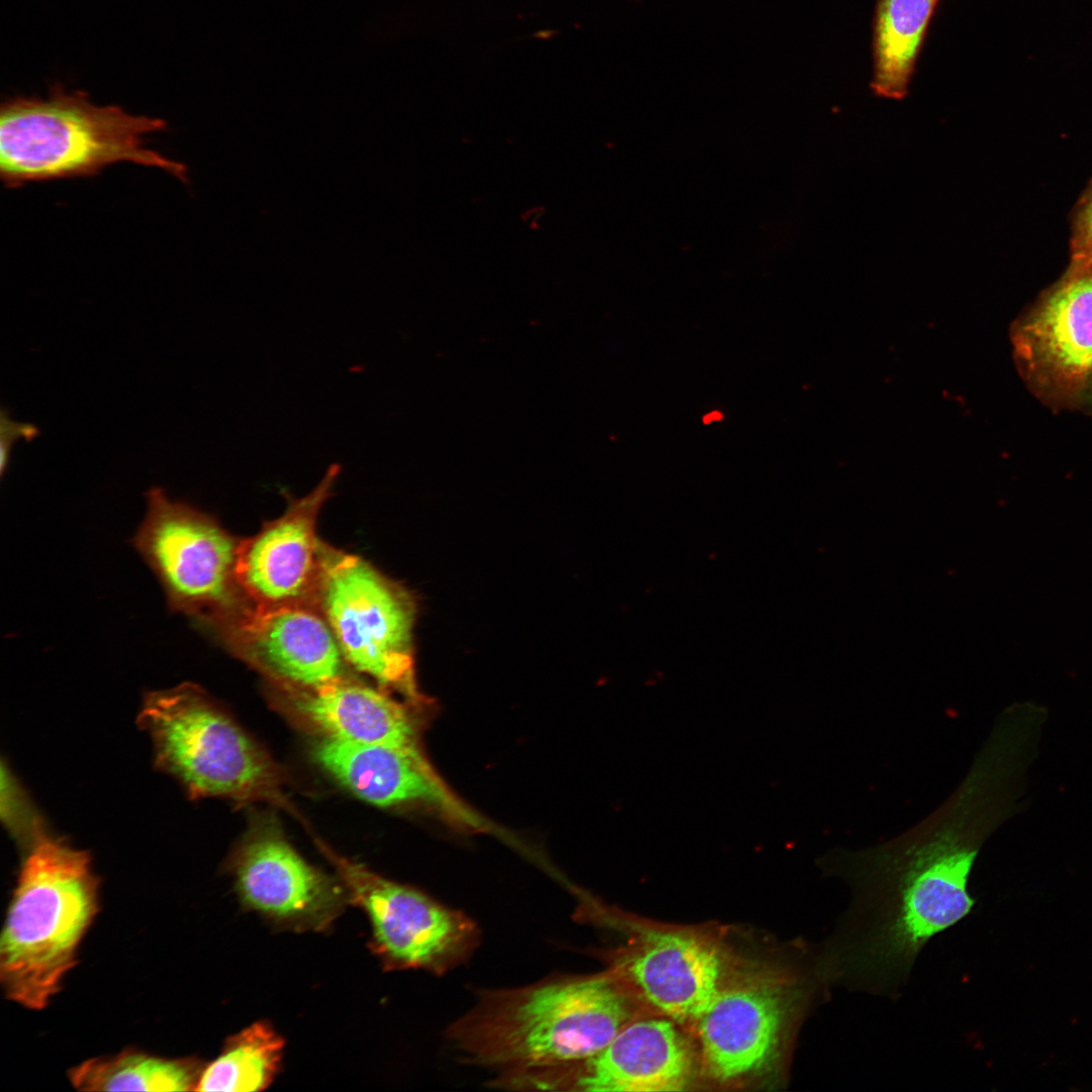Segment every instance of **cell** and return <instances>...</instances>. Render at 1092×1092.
Returning <instances> with one entry per match:
<instances>
[{"instance_id": "8fae6325", "label": "cell", "mask_w": 1092, "mask_h": 1092, "mask_svg": "<svg viewBox=\"0 0 1092 1092\" xmlns=\"http://www.w3.org/2000/svg\"><path fill=\"white\" fill-rule=\"evenodd\" d=\"M203 624L231 653L285 685L315 689L344 678L346 660L313 607L245 601Z\"/></svg>"}, {"instance_id": "7402d4cb", "label": "cell", "mask_w": 1092, "mask_h": 1092, "mask_svg": "<svg viewBox=\"0 0 1092 1092\" xmlns=\"http://www.w3.org/2000/svg\"><path fill=\"white\" fill-rule=\"evenodd\" d=\"M1092 261V185L1079 201L1074 217L1071 239V263Z\"/></svg>"}, {"instance_id": "ac0fdd59", "label": "cell", "mask_w": 1092, "mask_h": 1092, "mask_svg": "<svg viewBox=\"0 0 1092 1092\" xmlns=\"http://www.w3.org/2000/svg\"><path fill=\"white\" fill-rule=\"evenodd\" d=\"M938 0H879L874 29L876 95L906 96L916 58Z\"/></svg>"}, {"instance_id": "e0dca14e", "label": "cell", "mask_w": 1092, "mask_h": 1092, "mask_svg": "<svg viewBox=\"0 0 1092 1092\" xmlns=\"http://www.w3.org/2000/svg\"><path fill=\"white\" fill-rule=\"evenodd\" d=\"M297 710L327 737L364 745L420 749L418 729L407 709L392 698L345 678L297 689Z\"/></svg>"}, {"instance_id": "8992f818", "label": "cell", "mask_w": 1092, "mask_h": 1092, "mask_svg": "<svg viewBox=\"0 0 1092 1092\" xmlns=\"http://www.w3.org/2000/svg\"><path fill=\"white\" fill-rule=\"evenodd\" d=\"M313 608L346 662L382 687L420 700L413 654L416 605L408 592L362 558L324 543Z\"/></svg>"}, {"instance_id": "ffe728a7", "label": "cell", "mask_w": 1092, "mask_h": 1092, "mask_svg": "<svg viewBox=\"0 0 1092 1092\" xmlns=\"http://www.w3.org/2000/svg\"><path fill=\"white\" fill-rule=\"evenodd\" d=\"M284 1045L268 1021H256L226 1039L220 1055L203 1068L195 1090H264L280 1071Z\"/></svg>"}, {"instance_id": "d4e9b609", "label": "cell", "mask_w": 1092, "mask_h": 1092, "mask_svg": "<svg viewBox=\"0 0 1092 1092\" xmlns=\"http://www.w3.org/2000/svg\"><path fill=\"white\" fill-rule=\"evenodd\" d=\"M1085 393L1088 396L1090 402L1092 403V372Z\"/></svg>"}, {"instance_id": "44dd1931", "label": "cell", "mask_w": 1092, "mask_h": 1092, "mask_svg": "<svg viewBox=\"0 0 1092 1092\" xmlns=\"http://www.w3.org/2000/svg\"><path fill=\"white\" fill-rule=\"evenodd\" d=\"M1 818L24 850L49 832L38 810L4 761L1 767Z\"/></svg>"}, {"instance_id": "9a60e30c", "label": "cell", "mask_w": 1092, "mask_h": 1092, "mask_svg": "<svg viewBox=\"0 0 1092 1092\" xmlns=\"http://www.w3.org/2000/svg\"><path fill=\"white\" fill-rule=\"evenodd\" d=\"M723 965L709 941L686 930L647 929L621 953L614 972L653 1007L697 1020L721 989Z\"/></svg>"}, {"instance_id": "7c38bea8", "label": "cell", "mask_w": 1092, "mask_h": 1092, "mask_svg": "<svg viewBox=\"0 0 1092 1092\" xmlns=\"http://www.w3.org/2000/svg\"><path fill=\"white\" fill-rule=\"evenodd\" d=\"M230 868L242 905L276 928L323 932L350 904L342 882L309 864L272 829L250 836Z\"/></svg>"}, {"instance_id": "5bb4252c", "label": "cell", "mask_w": 1092, "mask_h": 1092, "mask_svg": "<svg viewBox=\"0 0 1092 1092\" xmlns=\"http://www.w3.org/2000/svg\"><path fill=\"white\" fill-rule=\"evenodd\" d=\"M802 996L795 983L749 981L721 987L696 1020L708 1075L729 1082L769 1068Z\"/></svg>"}, {"instance_id": "4fadbf2b", "label": "cell", "mask_w": 1092, "mask_h": 1092, "mask_svg": "<svg viewBox=\"0 0 1092 1092\" xmlns=\"http://www.w3.org/2000/svg\"><path fill=\"white\" fill-rule=\"evenodd\" d=\"M339 471L333 465L313 490L290 502L282 516L257 534L239 541L235 575L248 603L262 608L313 607L324 545L316 521Z\"/></svg>"}, {"instance_id": "603a6c76", "label": "cell", "mask_w": 1092, "mask_h": 1092, "mask_svg": "<svg viewBox=\"0 0 1092 1092\" xmlns=\"http://www.w3.org/2000/svg\"><path fill=\"white\" fill-rule=\"evenodd\" d=\"M36 427L28 424L13 422L8 414L1 412V473L3 474L9 462L11 447L18 438L31 440L36 436Z\"/></svg>"}, {"instance_id": "52a82bcc", "label": "cell", "mask_w": 1092, "mask_h": 1092, "mask_svg": "<svg viewBox=\"0 0 1092 1092\" xmlns=\"http://www.w3.org/2000/svg\"><path fill=\"white\" fill-rule=\"evenodd\" d=\"M132 543L169 607L204 623L245 602L236 580L239 541L214 519L153 487Z\"/></svg>"}, {"instance_id": "2e32d148", "label": "cell", "mask_w": 1092, "mask_h": 1092, "mask_svg": "<svg viewBox=\"0 0 1092 1092\" xmlns=\"http://www.w3.org/2000/svg\"><path fill=\"white\" fill-rule=\"evenodd\" d=\"M313 754L337 781L373 805L424 804L467 826L488 828L447 789L420 749L364 745L325 736Z\"/></svg>"}, {"instance_id": "30bf717a", "label": "cell", "mask_w": 1092, "mask_h": 1092, "mask_svg": "<svg viewBox=\"0 0 1092 1092\" xmlns=\"http://www.w3.org/2000/svg\"><path fill=\"white\" fill-rule=\"evenodd\" d=\"M1019 369L1053 404L1084 396L1092 372V261L1070 264L1012 330Z\"/></svg>"}, {"instance_id": "ba28073f", "label": "cell", "mask_w": 1092, "mask_h": 1092, "mask_svg": "<svg viewBox=\"0 0 1092 1092\" xmlns=\"http://www.w3.org/2000/svg\"><path fill=\"white\" fill-rule=\"evenodd\" d=\"M321 849L336 869L350 904L367 915L370 948L385 970L442 975L465 962L476 948L479 930L468 915L385 879L323 844Z\"/></svg>"}, {"instance_id": "d6986e66", "label": "cell", "mask_w": 1092, "mask_h": 1092, "mask_svg": "<svg viewBox=\"0 0 1092 1092\" xmlns=\"http://www.w3.org/2000/svg\"><path fill=\"white\" fill-rule=\"evenodd\" d=\"M202 1070L197 1061L126 1051L85 1061L70 1070L69 1078L82 1091H189Z\"/></svg>"}, {"instance_id": "cb8c5ba5", "label": "cell", "mask_w": 1092, "mask_h": 1092, "mask_svg": "<svg viewBox=\"0 0 1092 1092\" xmlns=\"http://www.w3.org/2000/svg\"><path fill=\"white\" fill-rule=\"evenodd\" d=\"M721 418H722V415H721V414H720L719 412H713V413H711V414H709V415L705 416V417L703 418V422H704V424H709V423H711L712 421H718V420H721Z\"/></svg>"}, {"instance_id": "5b68a950", "label": "cell", "mask_w": 1092, "mask_h": 1092, "mask_svg": "<svg viewBox=\"0 0 1092 1092\" xmlns=\"http://www.w3.org/2000/svg\"><path fill=\"white\" fill-rule=\"evenodd\" d=\"M138 723L152 740L157 767L190 797L277 796L267 756L198 687L183 684L148 694Z\"/></svg>"}, {"instance_id": "277c9868", "label": "cell", "mask_w": 1092, "mask_h": 1092, "mask_svg": "<svg viewBox=\"0 0 1092 1092\" xmlns=\"http://www.w3.org/2000/svg\"><path fill=\"white\" fill-rule=\"evenodd\" d=\"M160 118L96 105L83 91L55 84L47 97H14L0 109V177L8 188L30 182L92 177L122 162L160 168L182 182L187 167L145 148L144 135L165 130Z\"/></svg>"}, {"instance_id": "9c48e42d", "label": "cell", "mask_w": 1092, "mask_h": 1092, "mask_svg": "<svg viewBox=\"0 0 1092 1092\" xmlns=\"http://www.w3.org/2000/svg\"><path fill=\"white\" fill-rule=\"evenodd\" d=\"M695 1076L694 1052L674 1023L646 1018L629 1021L587 1058L506 1076L495 1086L528 1091H681Z\"/></svg>"}, {"instance_id": "3957f363", "label": "cell", "mask_w": 1092, "mask_h": 1092, "mask_svg": "<svg viewBox=\"0 0 1092 1092\" xmlns=\"http://www.w3.org/2000/svg\"><path fill=\"white\" fill-rule=\"evenodd\" d=\"M99 907L89 854L48 832L24 850L0 940V982L23 1007L48 1006L77 963Z\"/></svg>"}, {"instance_id": "7a4b0ae2", "label": "cell", "mask_w": 1092, "mask_h": 1092, "mask_svg": "<svg viewBox=\"0 0 1092 1092\" xmlns=\"http://www.w3.org/2000/svg\"><path fill=\"white\" fill-rule=\"evenodd\" d=\"M631 1016L625 984L614 972L556 975L479 991L445 1034L463 1062L500 1078L587 1058Z\"/></svg>"}, {"instance_id": "6da1fadb", "label": "cell", "mask_w": 1092, "mask_h": 1092, "mask_svg": "<svg viewBox=\"0 0 1092 1092\" xmlns=\"http://www.w3.org/2000/svg\"><path fill=\"white\" fill-rule=\"evenodd\" d=\"M972 815L973 799L956 793L897 840L828 858L850 892L820 950L833 987L896 997L925 944L969 915L979 851Z\"/></svg>"}]
</instances>
